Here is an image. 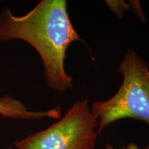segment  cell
Masks as SVG:
<instances>
[{"label": "cell", "instance_id": "cell-1", "mask_svg": "<svg viewBox=\"0 0 149 149\" xmlns=\"http://www.w3.org/2000/svg\"><path fill=\"white\" fill-rule=\"evenodd\" d=\"M11 40H23L36 50L50 88L63 92L73 87L64 68L66 51L72 43L85 42L72 26L66 1L42 0L21 17L5 8L0 14V42Z\"/></svg>", "mask_w": 149, "mask_h": 149}, {"label": "cell", "instance_id": "cell-2", "mask_svg": "<svg viewBox=\"0 0 149 149\" xmlns=\"http://www.w3.org/2000/svg\"><path fill=\"white\" fill-rule=\"evenodd\" d=\"M122 84L113 96L106 101L94 102L93 115L97 120L100 136L117 121L133 119L149 126V65L140 56L128 50L118 66Z\"/></svg>", "mask_w": 149, "mask_h": 149}, {"label": "cell", "instance_id": "cell-3", "mask_svg": "<svg viewBox=\"0 0 149 149\" xmlns=\"http://www.w3.org/2000/svg\"><path fill=\"white\" fill-rule=\"evenodd\" d=\"M97 120L86 99L75 102L55 124L17 141V149H93Z\"/></svg>", "mask_w": 149, "mask_h": 149}, {"label": "cell", "instance_id": "cell-4", "mask_svg": "<svg viewBox=\"0 0 149 149\" xmlns=\"http://www.w3.org/2000/svg\"><path fill=\"white\" fill-rule=\"evenodd\" d=\"M0 115L6 118L39 120L44 117L60 119L61 108L56 107L46 111H31L22 102L9 95L0 97Z\"/></svg>", "mask_w": 149, "mask_h": 149}, {"label": "cell", "instance_id": "cell-5", "mask_svg": "<svg viewBox=\"0 0 149 149\" xmlns=\"http://www.w3.org/2000/svg\"><path fill=\"white\" fill-rule=\"evenodd\" d=\"M105 3L119 20L122 18L126 11L131 9L130 3H126L122 0H107L105 1Z\"/></svg>", "mask_w": 149, "mask_h": 149}, {"label": "cell", "instance_id": "cell-6", "mask_svg": "<svg viewBox=\"0 0 149 149\" xmlns=\"http://www.w3.org/2000/svg\"><path fill=\"white\" fill-rule=\"evenodd\" d=\"M128 2H129L130 5L131 10H134L136 15L138 17V18L143 23H145V22H146V17H145V14L143 12L139 1H137V0H130Z\"/></svg>", "mask_w": 149, "mask_h": 149}, {"label": "cell", "instance_id": "cell-7", "mask_svg": "<svg viewBox=\"0 0 149 149\" xmlns=\"http://www.w3.org/2000/svg\"><path fill=\"white\" fill-rule=\"evenodd\" d=\"M104 149H141L138 146V145L135 143H129V144L126 145L125 146H123L120 148H115L113 145L110 144V143H106ZM144 149H149V145H148Z\"/></svg>", "mask_w": 149, "mask_h": 149}, {"label": "cell", "instance_id": "cell-8", "mask_svg": "<svg viewBox=\"0 0 149 149\" xmlns=\"http://www.w3.org/2000/svg\"><path fill=\"white\" fill-rule=\"evenodd\" d=\"M7 149H13V148H7Z\"/></svg>", "mask_w": 149, "mask_h": 149}]
</instances>
